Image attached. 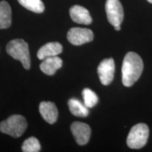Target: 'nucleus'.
I'll list each match as a JSON object with an SVG mask.
<instances>
[{
	"label": "nucleus",
	"instance_id": "f257e3e1",
	"mask_svg": "<svg viewBox=\"0 0 152 152\" xmlns=\"http://www.w3.org/2000/svg\"><path fill=\"white\" fill-rule=\"evenodd\" d=\"M142 58L135 52H128L123 59L122 82L125 87H131L140 78L143 71Z\"/></svg>",
	"mask_w": 152,
	"mask_h": 152
},
{
	"label": "nucleus",
	"instance_id": "f03ea898",
	"mask_svg": "<svg viewBox=\"0 0 152 152\" xmlns=\"http://www.w3.org/2000/svg\"><path fill=\"white\" fill-rule=\"evenodd\" d=\"M7 54L14 59L21 62L26 70L30 68V57L28 45L22 39H15L9 42L6 47Z\"/></svg>",
	"mask_w": 152,
	"mask_h": 152
},
{
	"label": "nucleus",
	"instance_id": "7ed1b4c3",
	"mask_svg": "<svg viewBox=\"0 0 152 152\" xmlns=\"http://www.w3.org/2000/svg\"><path fill=\"white\" fill-rule=\"evenodd\" d=\"M27 121L21 115H12L0 123V132L18 138L27 128Z\"/></svg>",
	"mask_w": 152,
	"mask_h": 152
},
{
	"label": "nucleus",
	"instance_id": "20e7f679",
	"mask_svg": "<svg viewBox=\"0 0 152 152\" xmlns=\"http://www.w3.org/2000/svg\"><path fill=\"white\" fill-rule=\"evenodd\" d=\"M149 130L145 123H138L132 127L127 138V145L132 149H140L147 144Z\"/></svg>",
	"mask_w": 152,
	"mask_h": 152
},
{
	"label": "nucleus",
	"instance_id": "39448f33",
	"mask_svg": "<svg viewBox=\"0 0 152 152\" xmlns=\"http://www.w3.org/2000/svg\"><path fill=\"white\" fill-rule=\"evenodd\" d=\"M105 9L109 22L112 26H121L124 18L123 6L119 0H106Z\"/></svg>",
	"mask_w": 152,
	"mask_h": 152
},
{
	"label": "nucleus",
	"instance_id": "423d86ee",
	"mask_svg": "<svg viewBox=\"0 0 152 152\" xmlns=\"http://www.w3.org/2000/svg\"><path fill=\"white\" fill-rule=\"evenodd\" d=\"M67 39L72 45L78 46L92 42L94 39V33L88 28H72L68 32Z\"/></svg>",
	"mask_w": 152,
	"mask_h": 152
},
{
	"label": "nucleus",
	"instance_id": "0eeeda50",
	"mask_svg": "<svg viewBox=\"0 0 152 152\" xmlns=\"http://www.w3.org/2000/svg\"><path fill=\"white\" fill-rule=\"evenodd\" d=\"M99 77L104 85H109L113 81L115 73V63L112 58H105L98 66Z\"/></svg>",
	"mask_w": 152,
	"mask_h": 152
},
{
	"label": "nucleus",
	"instance_id": "6e6552de",
	"mask_svg": "<svg viewBox=\"0 0 152 152\" xmlns=\"http://www.w3.org/2000/svg\"><path fill=\"white\" fill-rule=\"evenodd\" d=\"M71 130L75 142L79 145H85L90 140L91 128L86 123L74 122L71 125Z\"/></svg>",
	"mask_w": 152,
	"mask_h": 152
},
{
	"label": "nucleus",
	"instance_id": "1a4fd4ad",
	"mask_svg": "<svg viewBox=\"0 0 152 152\" xmlns=\"http://www.w3.org/2000/svg\"><path fill=\"white\" fill-rule=\"evenodd\" d=\"M39 111L42 118L49 124H54L58 119V109L53 102H41L39 106Z\"/></svg>",
	"mask_w": 152,
	"mask_h": 152
},
{
	"label": "nucleus",
	"instance_id": "9d476101",
	"mask_svg": "<svg viewBox=\"0 0 152 152\" xmlns=\"http://www.w3.org/2000/svg\"><path fill=\"white\" fill-rule=\"evenodd\" d=\"M69 12L70 16L75 23L84 25H90L92 23V17L89 11L85 7L79 5H74L71 7Z\"/></svg>",
	"mask_w": 152,
	"mask_h": 152
},
{
	"label": "nucleus",
	"instance_id": "9b49d317",
	"mask_svg": "<svg viewBox=\"0 0 152 152\" xmlns=\"http://www.w3.org/2000/svg\"><path fill=\"white\" fill-rule=\"evenodd\" d=\"M63 61L61 58L55 56L47 57L41 63L39 68L44 73L48 75H52L56 73L57 70L61 68Z\"/></svg>",
	"mask_w": 152,
	"mask_h": 152
},
{
	"label": "nucleus",
	"instance_id": "f8f14e48",
	"mask_svg": "<svg viewBox=\"0 0 152 152\" xmlns=\"http://www.w3.org/2000/svg\"><path fill=\"white\" fill-rule=\"evenodd\" d=\"M63 51V47L59 42H48L41 47L37 52L38 58L43 60L47 57L55 56L61 54Z\"/></svg>",
	"mask_w": 152,
	"mask_h": 152
},
{
	"label": "nucleus",
	"instance_id": "ddd939ff",
	"mask_svg": "<svg viewBox=\"0 0 152 152\" xmlns=\"http://www.w3.org/2000/svg\"><path fill=\"white\" fill-rule=\"evenodd\" d=\"M11 25V9L8 2L0 1V29H6Z\"/></svg>",
	"mask_w": 152,
	"mask_h": 152
},
{
	"label": "nucleus",
	"instance_id": "4468645a",
	"mask_svg": "<svg viewBox=\"0 0 152 152\" xmlns=\"http://www.w3.org/2000/svg\"><path fill=\"white\" fill-rule=\"evenodd\" d=\"M68 105L71 113L77 117H86L89 114L88 107L83 104L80 101L76 99H71L68 100Z\"/></svg>",
	"mask_w": 152,
	"mask_h": 152
},
{
	"label": "nucleus",
	"instance_id": "2eb2a0df",
	"mask_svg": "<svg viewBox=\"0 0 152 152\" xmlns=\"http://www.w3.org/2000/svg\"><path fill=\"white\" fill-rule=\"evenodd\" d=\"M18 1L24 8L37 14L45 11V5L41 0H18Z\"/></svg>",
	"mask_w": 152,
	"mask_h": 152
},
{
	"label": "nucleus",
	"instance_id": "dca6fc26",
	"mask_svg": "<svg viewBox=\"0 0 152 152\" xmlns=\"http://www.w3.org/2000/svg\"><path fill=\"white\" fill-rule=\"evenodd\" d=\"M82 94H83V99H84V104L87 107L92 108L98 103L99 98L97 95L90 89H84L82 92Z\"/></svg>",
	"mask_w": 152,
	"mask_h": 152
},
{
	"label": "nucleus",
	"instance_id": "f3484780",
	"mask_svg": "<svg viewBox=\"0 0 152 152\" xmlns=\"http://www.w3.org/2000/svg\"><path fill=\"white\" fill-rule=\"evenodd\" d=\"M21 148L24 152H38L40 151L41 146L37 138L30 137L23 142Z\"/></svg>",
	"mask_w": 152,
	"mask_h": 152
},
{
	"label": "nucleus",
	"instance_id": "a211bd4d",
	"mask_svg": "<svg viewBox=\"0 0 152 152\" xmlns=\"http://www.w3.org/2000/svg\"><path fill=\"white\" fill-rule=\"evenodd\" d=\"M114 28H115V30L118 31V30H121V26H114Z\"/></svg>",
	"mask_w": 152,
	"mask_h": 152
},
{
	"label": "nucleus",
	"instance_id": "6ab92c4d",
	"mask_svg": "<svg viewBox=\"0 0 152 152\" xmlns=\"http://www.w3.org/2000/svg\"><path fill=\"white\" fill-rule=\"evenodd\" d=\"M148 1H149V3H151V4H152V0H147Z\"/></svg>",
	"mask_w": 152,
	"mask_h": 152
}]
</instances>
